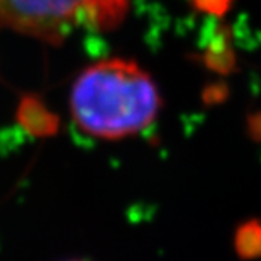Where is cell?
I'll list each match as a JSON object with an SVG mask.
<instances>
[{
    "label": "cell",
    "mask_w": 261,
    "mask_h": 261,
    "mask_svg": "<svg viewBox=\"0 0 261 261\" xmlns=\"http://www.w3.org/2000/svg\"><path fill=\"white\" fill-rule=\"evenodd\" d=\"M70 109L78 129L98 139L139 134L158 117V87L139 65L103 60L85 68L73 83Z\"/></svg>",
    "instance_id": "obj_1"
},
{
    "label": "cell",
    "mask_w": 261,
    "mask_h": 261,
    "mask_svg": "<svg viewBox=\"0 0 261 261\" xmlns=\"http://www.w3.org/2000/svg\"><path fill=\"white\" fill-rule=\"evenodd\" d=\"M126 0H0V28L60 43L80 25L112 28Z\"/></svg>",
    "instance_id": "obj_2"
},
{
    "label": "cell",
    "mask_w": 261,
    "mask_h": 261,
    "mask_svg": "<svg viewBox=\"0 0 261 261\" xmlns=\"http://www.w3.org/2000/svg\"><path fill=\"white\" fill-rule=\"evenodd\" d=\"M71 261H82V259H71Z\"/></svg>",
    "instance_id": "obj_3"
}]
</instances>
